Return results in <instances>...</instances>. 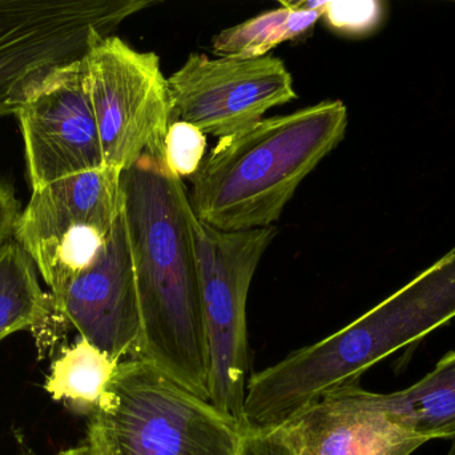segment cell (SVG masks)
<instances>
[{"label": "cell", "instance_id": "2e32d148", "mask_svg": "<svg viewBox=\"0 0 455 455\" xmlns=\"http://www.w3.org/2000/svg\"><path fill=\"white\" fill-rule=\"evenodd\" d=\"M120 362L87 339L60 350L51 366L44 389L55 401H68L92 411L106 395Z\"/></svg>", "mask_w": 455, "mask_h": 455}, {"label": "cell", "instance_id": "7402d4cb", "mask_svg": "<svg viewBox=\"0 0 455 455\" xmlns=\"http://www.w3.org/2000/svg\"><path fill=\"white\" fill-rule=\"evenodd\" d=\"M451 449H449L448 454L446 455H455V438L451 441Z\"/></svg>", "mask_w": 455, "mask_h": 455}, {"label": "cell", "instance_id": "ac0fdd59", "mask_svg": "<svg viewBox=\"0 0 455 455\" xmlns=\"http://www.w3.org/2000/svg\"><path fill=\"white\" fill-rule=\"evenodd\" d=\"M379 2H323V18L337 31L363 34L381 20Z\"/></svg>", "mask_w": 455, "mask_h": 455}, {"label": "cell", "instance_id": "5bb4252c", "mask_svg": "<svg viewBox=\"0 0 455 455\" xmlns=\"http://www.w3.org/2000/svg\"><path fill=\"white\" fill-rule=\"evenodd\" d=\"M320 18L323 2L283 3L216 35L212 50L220 58H262L283 43L307 37Z\"/></svg>", "mask_w": 455, "mask_h": 455}, {"label": "cell", "instance_id": "9c48e42d", "mask_svg": "<svg viewBox=\"0 0 455 455\" xmlns=\"http://www.w3.org/2000/svg\"><path fill=\"white\" fill-rule=\"evenodd\" d=\"M84 58L40 72L11 106L23 136L32 190L106 167Z\"/></svg>", "mask_w": 455, "mask_h": 455}, {"label": "cell", "instance_id": "ba28073f", "mask_svg": "<svg viewBox=\"0 0 455 455\" xmlns=\"http://www.w3.org/2000/svg\"><path fill=\"white\" fill-rule=\"evenodd\" d=\"M151 0H0V115L27 82L84 58Z\"/></svg>", "mask_w": 455, "mask_h": 455}, {"label": "cell", "instance_id": "ffe728a7", "mask_svg": "<svg viewBox=\"0 0 455 455\" xmlns=\"http://www.w3.org/2000/svg\"><path fill=\"white\" fill-rule=\"evenodd\" d=\"M20 213V202L12 184L0 178V248L12 240Z\"/></svg>", "mask_w": 455, "mask_h": 455}, {"label": "cell", "instance_id": "d6986e66", "mask_svg": "<svg viewBox=\"0 0 455 455\" xmlns=\"http://www.w3.org/2000/svg\"><path fill=\"white\" fill-rule=\"evenodd\" d=\"M237 455H297L283 427L243 429L241 427Z\"/></svg>", "mask_w": 455, "mask_h": 455}, {"label": "cell", "instance_id": "30bf717a", "mask_svg": "<svg viewBox=\"0 0 455 455\" xmlns=\"http://www.w3.org/2000/svg\"><path fill=\"white\" fill-rule=\"evenodd\" d=\"M172 122H186L219 139L264 119L270 109L297 98L281 59H211L191 53L168 77Z\"/></svg>", "mask_w": 455, "mask_h": 455}, {"label": "cell", "instance_id": "6da1fadb", "mask_svg": "<svg viewBox=\"0 0 455 455\" xmlns=\"http://www.w3.org/2000/svg\"><path fill=\"white\" fill-rule=\"evenodd\" d=\"M141 318L140 360L210 401L211 355L183 181L144 155L122 173Z\"/></svg>", "mask_w": 455, "mask_h": 455}, {"label": "cell", "instance_id": "5b68a950", "mask_svg": "<svg viewBox=\"0 0 455 455\" xmlns=\"http://www.w3.org/2000/svg\"><path fill=\"white\" fill-rule=\"evenodd\" d=\"M191 227L210 341V402L241 427L249 381L246 302L254 272L278 229L221 232L195 213Z\"/></svg>", "mask_w": 455, "mask_h": 455}, {"label": "cell", "instance_id": "3957f363", "mask_svg": "<svg viewBox=\"0 0 455 455\" xmlns=\"http://www.w3.org/2000/svg\"><path fill=\"white\" fill-rule=\"evenodd\" d=\"M455 318V246L397 293L323 341L259 371L267 405L291 418L323 395L360 384L363 373Z\"/></svg>", "mask_w": 455, "mask_h": 455}, {"label": "cell", "instance_id": "8fae6325", "mask_svg": "<svg viewBox=\"0 0 455 455\" xmlns=\"http://www.w3.org/2000/svg\"><path fill=\"white\" fill-rule=\"evenodd\" d=\"M53 301L80 338L112 360L140 358V307L123 213L95 262L72 278Z\"/></svg>", "mask_w": 455, "mask_h": 455}, {"label": "cell", "instance_id": "44dd1931", "mask_svg": "<svg viewBox=\"0 0 455 455\" xmlns=\"http://www.w3.org/2000/svg\"><path fill=\"white\" fill-rule=\"evenodd\" d=\"M56 455H93L88 445L77 446V448L67 449V451H59Z\"/></svg>", "mask_w": 455, "mask_h": 455}, {"label": "cell", "instance_id": "7a4b0ae2", "mask_svg": "<svg viewBox=\"0 0 455 455\" xmlns=\"http://www.w3.org/2000/svg\"><path fill=\"white\" fill-rule=\"evenodd\" d=\"M347 127V106L325 101L221 138L192 175L195 215L221 232L272 227Z\"/></svg>", "mask_w": 455, "mask_h": 455}, {"label": "cell", "instance_id": "277c9868", "mask_svg": "<svg viewBox=\"0 0 455 455\" xmlns=\"http://www.w3.org/2000/svg\"><path fill=\"white\" fill-rule=\"evenodd\" d=\"M241 427L147 361L117 368L91 411L93 455H237Z\"/></svg>", "mask_w": 455, "mask_h": 455}, {"label": "cell", "instance_id": "7c38bea8", "mask_svg": "<svg viewBox=\"0 0 455 455\" xmlns=\"http://www.w3.org/2000/svg\"><path fill=\"white\" fill-rule=\"evenodd\" d=\"M297 455H411L429 443L360 384L323 395L281 425Z\"/></svg>", "mask_w": 455, "mask_h": 455}, {"label": "cell", "instance_id": "8992f818", "mask_svg": "<svg viewBox=\"0 0 455 455\" xmlns=\"http://www.w3.org/2000/svg\"><path fill=\"white\" fill-rule=\"evenodd\" d=\"M123 171H87L32 190L13 240L31 256L53 299L95 262L123 213Z\"/></svg>", "mask_w": 455, "mask_h": 455}, {"label": "cell", "instance_id": "52a82bcc", "mask_svg": "<svg viewBox=\"0 0 455 455\" xmlns=\"http://www.w3.org/2000/svg\"><path fill=\"white\" fill-rule=\"evenodd\" d=\"M84 59L104 166L124 171L144 155L163 158L172 114L159 56L112 35Z\"/></svg>", "mask_w": 455, "mask_h": 455}, {"label": "cell", "instance_id": "4fadbf2b", "mask_svg": "<svg viewBox=\"0 0 455 455\" xmlns=\"http://www.w3.org/2000/svg\"><path fill=\"white\" fill-rule=\"evenodd\" d=\"M31 256L15 240L0 248V342L16 331H52L68 325L43 291Z\"/></svg>", "mask_w": 455, "mask_h": 455}, {"label": "cell", "instance_id": "e0dca14e", "mask_svg": "<svg viewBox=\"0 0 455 455\" xmlns=\"http://www.w3.org/2000/svg\"><path fill=\"white\" fill-rule=\"evenodd\" d=\"M207 138L204 134L186 122L171 123L165 135L163 159L171 173L179 178L192 176L204 160Z\"/></svg>", "mask_w": 455, "mask_h": 455}, {"label": "cell", "instance_id": "9a60e30c", "mask_svg": "<svg viewBox=\"0 0 455 455\" xmlns=\"http://www.w3.org/2000/svg\"><path fill=\"white\" fill-rule=\"evenodd\" d=\"M387 405L417 433L432 440L455 438V350L408 389L385 394Z\"/></svg>", "mask_w": 455, "mask_h": 455}]
</instances>
